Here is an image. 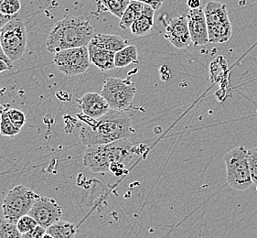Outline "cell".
<instances>
[{
  "label": "cell",
  "instance_id": "obj_17",
  "mask_svg": "<svg viewBox=\"0 0 257 238\" xmlns=\"http://www.w3.org/2000/svg\"><path fill=\"white\" fill-rule=\"evenodd\" d=\"M207 26L209 42L211 43H224L231 38V25L230 21Z\"/></svg>",
  "mask_w": 257,
  "mask_h": 238
},
{
  "label": "cell",
  "instance_id": "obj_37",
  "mask_svg": "<svg viewBox=\"0 0 257 238\" xmlns=\"http://www.w3.org/2000/svg\"><path fill=\"white\" fill-rule=\"evenodd\" d=\"M256 191H257V185H256Z\"/></svg>",
  "mask_w": 257,
  "mask_h": 238
},
{
  "label": "cell",
  "instance_id": "obj_31",
  "mask_svg": "<svg viewBox=\"0 0 257 238\" xmlns=\"http://www.w3.org/2000/svg\"><path fill=\"white\" fill-rule=\"evenodd\" d=\"M187 5L190 8V10H195V9L202 7L201 0H188Z\"/></svg>",
  "mask_w": 257,
  "mask_h": 238
},
{
  "label": "cell",
  "instance_id": "obj_5",
  "mask_svg": "<svg viewBox=\"0 0 257 238\" xmlns=\"http://www.w3.org/2000/svg\"><path fill=\"white\" fill-rule=\"evenodd\" d=\"M0 42L6 55L13 63L22 58L26 51L28 34L21 17L14 16L0 30Z\"/></svg>",
  "mask_w": 257,
  "mask_h": 238
},
{
  "label": "cell",
  "instance_id": "obj_19",
  "mask_svg": "<svg viewBox=\"0 0 257 238\" xmlns=\"http://www.w3.org/2000/svg\"><path fill=\"white\" fill-rule=\"evenodd\" d=\"M144 7L145 3H143V2L137 1V0H131L128 7L123 12L122 18L120 19V23H119L120 28L123 29V30L130 29L131 25L142 14Z\"/></svg>",
  "mask_w": 257,
  "mask_h": 238
},
{
  "label": "cell",
  "instance_id": "obj_6",
  "mask_svg": "<svg viewBox=\"0 0 257 238\" xmlns=\"http://www.w3.org/2000/svg\"><path fill=\"white\" fill-rule=\"evenodd\" d=\"M137 88L129 79L110 77L103 83L101 94L110 108L125 112L132 108Z\"/></svg>",
  "mask_w": 257,
  "mask_h": 238
},
{
  "label": "cell",
  "instance_id": "obj_20",
  "mask_svg": "<svg viewBox=\"0 0 257 238\" xmlns=\"http://www.w3.org/2000/svg\"><path fill=\"white\" fill-rule=\"evenodd\" d=\"M139 60V52L136 46L127 45L117 52L114 56L115 67L123 68L132 63H137Z\"/></svg>",
  "mask_w": 257,
  "mask_h": 238
},
{
  "label": "cell",
  "instance_id": "obj_4",
  "mask_svg": "<svg viewBox=\"0 0 257 238\" xmlns=\"http://www.w3.org/2000/svg\"><path fill=\"white\" fill-rule=\"evenodd\" d=\"M226 167L227 182L240 192L246 191L253 184L248 161V150L239 146L230 150L224 156Z\"/></svg>",
  "mask_w": 257,
  "mask_h": 238
},
{
  "label": "cell",
  "instance_id": "obj_30",
  "mask_svg": "<svg viewBox=\"0 0 257 238\" xmlns=\"http://www.w3.org/2000/svg\"><path fill=\"white\" fill-rule=\"evenodd\" d=\"M0 60H2V61L7 62V63L11 66V69L13 68V62H11V60H10V58L6 55L5 52H4L3 48L1 46V42H0Z\"/></svg>",
  "mask_w": 257,
  "mask_h": 238
},
{
  "label": "cell",
  "instance_id": "obj_13",
  "mask_svg": "<svg viewBox=\"0 0 257 238\" xmlns=\"http://www.w3.org/2000/svg\"><path fill=\"white\" fill-rule=\"evenodd\" d=\"M88 51H89V57H90L91 63L95 65L100 71L106 72L115 68V64H114L115 52L107 51L102 47L94 44L93 42H90L88 44Z\"/></svg>",
  "mask_w": 257,
  "mask_h": 238
},
{
  "label": "cell",
  "instance_id": "obj_2",
  "mask_svg": "<svg viewBox=\"0 0 257 238\" xmlns=\"http://www.w3.org/2000/svg\"><path fill=\"white\" fill-rule=\"evenodd\" d=\"M134 145L128 140L108 144L89 146L83 155V165L93 173L112 172L122 174L124 166L132 159Z\"/></svg>",
  "mask_w": 257,
  "mask_h": 238
},
{
  "label": "cell",
  "instance_id": "obj_22",
  "mask_svg": "<svg viewBox=\"0 0 257 238\" xmlns=\"http://www.w3.org/2000/svg\"><path fill=\"white\" fill-rule=\"evenodd\" d=\"M22 233L20 232L17 223H11L8 220H0V238H21Z\"/></svg>",
  "mask_w": 257,
  "mask_h": 238
},
{
  "label": "cell",
  "instance_id": "obj_12",
  "mask_svg": "<svg viewBox=\"0 0 257 238\" xmlns=\"http://www.w3.org/2000/svg\"><path fill=\"white\" fill-rule=\"evenodd\" d=\"M77 102L82 114L90 119L100 118L111 109L101 93L93 92L85 93L78 99Z\"/></svg>",
  "mask_w": 257,
  "mask_h": 238
},
{
  "label": "cell",
  "instance_id": "obj_33",
  "mask_svg": "<svg viewBox=\"0 0 257 238\" xmlns=\"http://www.w3.org/2000/svg\"><path fill=\"white\" fill-rule=\"evenodd\" d=\"M9 70H11V66L7 62L0 60V73H3L6 71H9Z\"/></svg>",
  "mask_w": 257,
  "mask_h": 238
},
{
  "label": "cell",
  "instance_id": "obj_27",
  "mask_svg": "<svg viewBox=\"0 0 257 238\" xmlns=\"http://www.w3.org/2000/svg\"><path fill=\"white\" fill-rule=\"evenodd\" d=\"M248 161L252 181L257 185V148L248 150Z\"/></svg>",
  "mask_w": 257,
  "mask_h": 238
},
{
  "label": "cell",
  "instance_id": "obj_1",
  "mask_svg": "<svg viewBox=\"0 0 257 238\" xmlns=\"http://www.w3.org/2000/svg\"><path fill=\"white\" fill-rule=\"evenodd\" d=\"M133 133L131 119L124 112L110 109L100 118L91 119V122L82 126L80 140L83 145L89 147L128 140Z\"/></svg>",
  "mask_w": 257,
  "mask_h": 238
},
{
  "label": "cell",
  "instance_id": "obj_15",
  "mask_svg": "<svg viewBox=\"0 0 257 238\" xmlns=\"http://www.w3.org/2000/svg\"><path fill=\"white\" fill-rule=\"evenodd\" d=\"M204 13L207 25L218 24L230 21L226 5L217 1H209L204 8Z\"/></svg>",
  "mask_w": 257,
  "mask_h": 238
},
{
  "label": "cell",
  "instance_id": "obj_21",
  "mask_svg": "<svg viewBox=\"0 0 257 238\" xmlns=\"http://www.w3.org/2000/svg\"><path fill=\"white\" fill-rule=\"evenodd\" d=\"M130 1L131 0H100V4L103 6L105 11L121 19Z\"/></svg>",
  "mask_w": 257,
  "mask_h": 238
},
{
  "label": "cell",
  "instance_id": "obj_14",
  "mask_svg": "<svg viewBox=\"0 0 257 238\" xmlns=\"http://www.w3.org/2000/svg\"><path fill=\"white\" fill-rule=\"evenodd\" d=\"M155 10L151 6L145 4L141 16L130 27L131 32L136 36H145L154 26Z\"/></svg>",
  "mask_w": 257,
  "mask_h": 238
},
{
  "label": "cell",
  "instance_id": "obj_18",
  "mask_svg": "<svg viewBox=\"0 0 257 238\" xmlns=\"http://www.w3.org/2000/svg\"><path fill=\"white\" fill-rule=\"evenodd\" d=\"M77 229L73 223L60 220L47 228L45 237L72 238L75 237Z\"/></svg>",
  "mask_w": 257,
  "mask_h": 238
},
{
  "label": "cell",
  "instance_id": "obj_7",
  "mask_svg": "<svg viewBox=\"0 0 257 238\" xmlns=\"http://www.w3.org/2000/svg\"><path fill=\"white\" fill-rule=\"evenodd\" d=\"M40 195L23 185L14 187L6 196L3 204L4 219L17 223L20 218L29 214L32 205Z\"/></svg>",
  "mask_w": 257,
  "mask_h": 238
},
{
  "label": "cell",
  "instance_id": "obj_25",
  "mask_svg": "<svg viewBox=\"0 0 257 238\" xmlns=\"http://www.w3.org/2000/svg\"><path fill=\"white\" fill-rule=\"evenodd\" d=\"M39 223L37 222L34 218L31 216L30 214H25L22 217L19 219V221L17 222V226L19 228L20 232L22 234L29 233L32 231L34 228L36 227Z\"/></svg>",
  "mask_w": 257,
  "mask_h": 238
},
{
  "label": "cell",
  "instance_id": "obj_26",
  "mask_svg": "<svg viewBox=\"0 0 257 238\" xmlns=\"http://www.w3.org/2000/svg\"><path fill=\"white\" fill-rule=\"evenodd\" d=\"M21 2L20 0H4L0 8V12L8 16H15L21 11Z\"/></svg>",
  "mask_w": 257,
  "mask_h": 238
},
{
  "label": "cell",
  "instance_id": "obj_36",
  "mask_svg": "<svg viewBox=\"0 0 257 238\" xmlns=\"http://www.w3.org/2000/svg\"><path fill=\"white\" fill-rule=\"evenodd\" d=\"M0 123H1V116H0Z\"/></svg>",
  "mask_w": 257,
  "mask_h": 238
},
{
  "label": "cell",
  "instance_id": "obj_32",
  "mask_svg": "<svg viewBox=\"0 0 257 238\" xmlns=\"http://www.w3.org/2000/svg\"><path fill=\"white\" fill-rule=\"evenodd\" d=\"M14 16H8L0 12V30L3 28L8 21H11Z\"/></svg>",
  "mask_w": 257,
  "mask_h": 238
},
{
  "label": "cell",
  "instance_id": "obj_3",
  "mask_svg": "<svg viewBox=\"0 0 257 238\" xmlns=\"http://www.w3.org/2000/svg\"><path fill=\"white\" fill-rule=\"evenodd\" d=\"M95 35L90 22L82 17L68 16L56 22L47 39V50L52 53L88 46Z\"/></svg>",
  "mask_w": 257,
  "mask_h": 238
},
{
  "label": "cell",
  "instance_id": "obj_23",
  "mask_svg": "<svg viewBox=\"0 0 257 238\" xmlns=\"http://www.w3.org/2000/svg\"><path fill=\"white\" fill-rule=\"evenodd\" d=\"M7 109V108H6ZM5 111L1 114V123H0V134L4 137L12 138L21 133V130H18L13 123L11 122V119L9 118L8 114Z\"/></svg>",
  "mask_w": 257,
  "mask_h": 238
},
{
  "label": "cell",
  "instance_id": "obj_34",
  "mask_svg": "<svg viewBox=\"0 0 257 238\" xmlns=\"http://www.w3.org/2000/svg\"><path fill=\"white\" fill-rule=\"evenodd\" d=\"M6 106H7V105H3V104H0V116H1L2 113L5 111V109L7 108Z\"/></svg>",
  "mask_w": 257,
  "mask_h": 238
},
{
  "label": "cell",
  "instance_id": "obj_11",
  "mask_svg": "<svg viewBox=\"0 0 257 238\" xmlns=\"http://www.w3.org/2000/svg\"><path fill=\"white\" fill-rule=\"evenodd\" d=\"M187 19L191 42H193L196 46L205 45L208 42H210L204 9L201 7L195 10H190L187 15Z\"/></svg>",
  "mask_w": 257,
  "mask_h": 238
},
{
  "label": "cell",
  "instance_id": "obj_35",
  "mask_svg": "<svg viewBox=\"0 0 257 238\" xmlns=\"http://www.w3.org/2000/svg\"><path fill=\"white\" fill-rule=\"evenodd\" d=\"M3 2H4V0H0V8H1V5L3 4Z\"/></svg>",
  "mask_w": 257,
  "mask_h": 238
},
{
  "label": "cell",
  "instance_id": "obj_10",
  "mask_svg": "<svg viewBox=\"0 0 257 238\" xmlns=\"http://www.w3.org/2000/svg\"><path fill=\"white\" fill-rule=\"evenodd\" d=\"M165 38L178 49L187 48L191 42L187 17H179L170 20L164 34Z\"/></svg>",
  "mask_w": 257,
  "mask_h": 238
},
{
  "label": "cell",
  "instance_id": "obj_29",
  "mask_svg": "<svg viewBox=\"0 0 257 238\" xmlns=\"http://www.w3.org/2000/svg\"><path fill=\"white\" fill-rule=\"evenodd\" d=\"M137 1H140V2H143L145 4L151 6L155 11L160 10V7L162 6L163 2H164V0H137Z\"/></svg>",
  "mask_w": 257,
  "mask_h": 238
},
{
  "label": "cell",
  "instance_id": "obj_24",
  "mask_svg": "<svg viewBox=\"0 0 257 238\" xmlns=\"http://www.w3.org/2000/svg\"><path fill=\"white\" fill-rule=\"evenodd\" d=\"M6 112L8 114L9 118L11 119V122L15 126L18 130H22L24 125L26 123V115L25 114L16 108H7Z\"/></svg>",
  "mask_w": 257,
  "mask_h": 238
},
{
  "label": "cell",
  "instance_id": "obj_8",
  "mask_svg": "<svg viewBox=\"0 0 257 238\" xmlns=\"http://www.w3.org/2000/svg\"><path fill=\"white\" fill-rule=\"evenodd\" d=\"M53 62L58 71L68 76L85 73L91 64L88 46L71 48L56 52Z\"/></svg>",
  "mask_w": 257,
  "mask_h": 238
},
{
  "label": "cell",
  "instance_id": "obj_9",
  "mask_svg": "<svg viewBox=\"0 0 257 238\" xmlns=\"http://www.w3.org/2000/svg\"><path fill=\"white\" fill-rule=\"evenodd\" d=\"M29 214L40 225L47 229L62 219V208L54 199L40 195L32 205Z\"/></svg>",
  "mask_w": 257,
  "mask_h": 238
},
{
  "label": "cell",
  "instance_id": "obj_28",
  "mask_svg": "<svg viewBox=\"0 0 257 238\" xmlns=\"http://www.w3.org/2000/svg\"><path fill=\"white\" fill-rule=\"evenodd\" d=\"M47 229L40 224H38L36 227L34 228L32 231L29 233L22 234L23 238H41L45 237L46 235Z\"/></svg>",
  "mask_w": 257,
  "mask_h": 238
},
{
  "label": "cell",
  "instance_id": "obj_16",
  "mask_svg": "<svg viewBox=\"0 0 257 238\" xmlns=\"http://www.w3.org/2000/svg\"><path fill=\"white\" fill-rule=\"evenodd\" d=\"M91 42H93L98 46L102 47L107 51L113 52H117L128 45L127 42L121 37L112 35V34H103V33L95 34Z\"/></svg>",
  "mask_w": 257,
  "mask_h": 238
}]
</instances>
